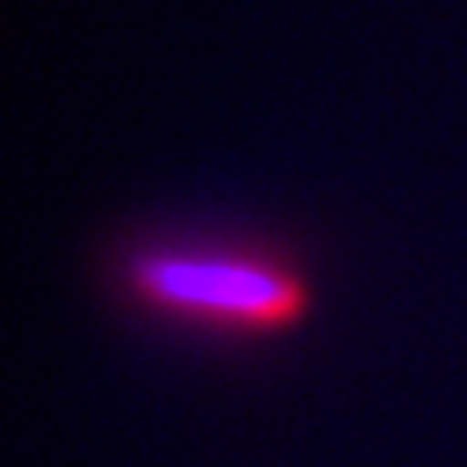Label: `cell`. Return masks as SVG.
<instances>
[{
  "label": "cell",
  "instance_id": "1",
  "mask_svg": "<svg viewBox=\"0 0 467 467\" xmlns=\"http://www.w3.org/2000/svg\"><path fill=\"white\" fill-rule=\"evenodd\" d=\"M133 280L162 306L244 324H284L306 302L291 276L224 258H144L133 265Z\"/></svg>",
  "mask_w": 467,
  "mask_h": 467
}]
</instances>
